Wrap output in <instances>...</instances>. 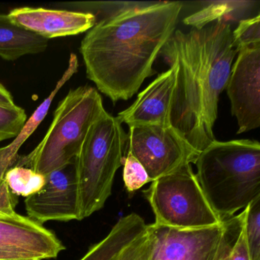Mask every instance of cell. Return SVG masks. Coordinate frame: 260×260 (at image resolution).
<instances>
[{"label":"cell","instance_id":"cell-1","mask_svg":"<svg viewBox=\"0 0 260 260\" xmlns=\"http://www.w3.org/2000/svg\"><path fill=\"white\" fill-rule=\"evenodd\" d=\"M182 9L179 2L132 4L96 22L80 48L88 79L113 103L130 100L156 74L153 63Z\"/></svg>","mask_w":260,"mask_h":260},{"label":"cell","instance_id":"cell-2","mask_svg":"<svg viewBox=\"0 0 260 260\" xmlns=\"http://www.w3.org/2000/svg\"><path fill=\"white\" fill-rule=\"evenodd\" d=\"M237 54L225 21L187 33L176 30L161 51L164 61L176 68L171 125L199 153L215 140L219 97Z\"/></svg>","mask_w":260,"mask_h":260},{"label":"cell","instance_id":"cell-3","mask_svg":"<svg viewBox=\"0 0 260 260\" xmlns=\"http://www.w3.org/2000/svg\"><path fill=\"white\" fill-rule=\"evenodd\" d=\"M194 164L196 179L221 220L260 198V144L240 139L214 140Z\"/></svg>","mask_w":260,"mask_h":260},{"label":"cell","instance_id":"cell-4","mask_svg":"<svg viewBox=\"0 0 260 260\" xmlns=\"http://www.w3.org/2000/svg\"><path fill=\"white\" fill-rule=\"evenodd\" d=\"M106 112L95 88L71 89L57 105L43 139L28 154L18 155L13 167H28L45 176L65 167L78 156L89 129Z\"/></svg>","mask_w":260,"mask_h":260},{"label":"cell","instance_id":"cell-5","mask_svg":"<svg viewBox=\"0 0 260 260\" xmlns=\"http://www.w3.org/2000/svg\"><path fill=\"white\" fill-rule=\"evenodd\" d=\"M127 140L122 123L107 112L89 129L75 159L79 220L101 210L110 197Z\"/></svg>","mask_w":260,"mask_h":260},{"label":"cell","instance_id":"cell-6","mask_svg":"<svg viewBox=\"0 0 260 260\" xmlns=\"http://www.w3.org/2000/svg\"><path fill=\"white\" fill-rule=\"evenodd\" d=\"M154 223L176 229H199L223 220L207 200L191 164L158 178L144 191Z\"/></svg>","mask_w":260,"mask_h":260},{"label":"cell","instance_id":"cell-7","mask_svg":"<svg viewBox=\"0 0 260 260\" xmlns=\"http://www.w3.org/2000/svg\"><path fill=\"white\" fill-rule=\"evenodd\" d=\"M127 140L128 152L142 164L151 182L194 164L199 154L173 126H130Z\"/></svg>","mask_w":260,"mask_h":260},{"label":"cell","instance_id":"cell-8","mask_svg":"<svg viewBox=\"0 0 260 260\" xmlns=\"http://www.w3.org/2000/svg\"><path fill=\"white\" fill-rule=\"evenodd\" d=\"M147 260H217L224 233L221 224L199 229L148 225Z\"/></svg>","mask_w":260,"mask_h":260},{"label":"cell","instance_id":"cell-9","mask_svg":"<svg viewBox=\"0 0 260 260\" xmlns=\"http://www.w3.org/2000/svg\"><path fill=\"white\" fill-rule=\"evenodd\" d=\"M237 54L226 89L237 134H242L260 126V44L240 48Z\"/></svg>","mask_w":260,"mask_h":260},{"label":"cell","instance_id":"cell-10","mask_svg":"<svg viewBox=\"0 0 260 260\" xmlns=\"http://www.w3.org/2000/svg\"><path fill=\"white\" fill-rule=\"evenodd\" d=\"M27 217L43 224L48 221L79 220V194L75 159L46 175L42 189L26 198Z\"/></svg>","mask_w":260,"mask_h":260},{"label":"cell","instance_id":"cell-11","mask_svg":"<svg viewBox=\"0 0 260 260\" xmlns=\"http://www.w3.org/2000/svg\"><path fill=\"white\" fill-rule=\"evenodd\" d=\"M0 246L19 249L38 260L57 258L65 249L53 231L16 211L0 214Z\"/></svg>","mask_w":260,"mask_h":260},{"label":"cell","instance_id":"cell-12","mask_svg":"<svg viewBox=\"0 0 260 260\" xmlns=\"http://www.w3.org/2000/svg\"><path fill=\"white\" fill-rule=\"evenodd\" d=\"M176 84V68L159 74L142 92L132 106L118 113L117 118L127 125L172 126L171 112Z\"/></svg>","mask_w":260,"mask_h":260},{"label":"cell","instance_id":"cell-13","mask_svg":"<svg viewBox=\"0 0 260 260\" xmlns=\"http://www.w3.org/2000/svg\"><path fill=\"white\" fill-rule=\"evenodd\" d=\"M8 16L19 26L48 41L82 34L96 23L95 15L91 13L41 7L14 9Z\"/></svg>","mask_w":260,"mask_h":260},{"label":"cell","instance_id":"cell-14","mask_svg":"<svg viewBox=\"0 0 260 260\" xmlns=\"http://www.w3.org/2000/svg\"><path fill=\"white\" fill-rule=\"evenodd\" d=\"M148 232V224L136 213L120 218L110 232L92 245L79 260H115Z\"/></svg>","mask_w":260,"mask_h":260},{"label":"cell","instance_id":"cell-15","mask_svg":"<svg viewBox=\"0 0 260 260\" xmlns=\"http://www.w3.org/2000/svg\"><path fill=\"white\" fill-rule=\"evenodd\" d=\"M79 68L78 58L75 54H71L68 62V68L63 73L61 78L59 80L56 84L55 88L53 89L46 100L39 106L35 111L29 119L27 120L25 125L22 127V131L19 132L16 138H14L13 142L8 145L0 148V176L1 177L5 176L7 170L13 167V162L18 156V151L22 147V144L28 140V138L34 133L35 131L38 128L41 123L42 122L48 110L51 107L53 100L55 98L56 95L60 89L64 86L67 82L77 72Z\"/></svg>","mask_w":260,"mask_h":260},{"label":"cell","instance_id":"cell-16","mask_svg":"<svg viewBox=\"0 0 260 260\" xmlns=\"http://www.w3.org/2000/svg\"><path fill=\"white\" fill-rule=\"evenodd\" d=\"M48 40L19 26L0 13V57L15 61L25 55L46 51Z\"/></svg>","mask_w":260,"mask_h":260},{"label":"cell","instance_id":"cell-17","mask_svg":"<svg viewBox=\"0 0 260 260\" xmlns=\"http://www.w3.org/2000/svg\"><path fill=\"white\" fill-rule=\"evenodd\" d=\"M200 10L185 18L184 23L196 29L208 26V24L225 21L234 17L237 13H242L255 4L252 1H210L205 3Z\"/></svg>","mask_w":260,"mask_h":260},{"label":"cell","instance_id":"cell-18","mask_svg":"<svg viewBox=\"0 0 260 260\" xmlns=\"http://www.w3.org/2000/svg\"><path fill=\"white\" fill-rule=\"evenodd\" d=\"M246 208L238 215L223 219L224 233L217 260H249L245 238Z\"/></svg>","mask_w":260,"mask_h":260},{"label":"cell","instance_id":"cell-19","mask_svg":"<svg viewBox=\"0 0 260 260\" xmlns=\"http://www.w3.org/2000/svg\"><path fill=\"white\" fill-rule=\"evenodd\" d=\"M26 121L25 109L16 105L10 91L0 83V142L16 138Z\"/></svg>","mask_w":260,"mask_h":260},{"label":"cell","instance_id":"cell-20","mask_svg":"<svg viewBox=\"0 0 260 260\" xmlns=\"http://www.w3.org/2000/svg\"><path fill=\"white\" fill-rule=\"evenodd\" d=\"M6 183L13 196L26 198L40 191L46 182V176L28 167L13 166L5 176Z\"/></svg>","mask_w":260,"mask_h":260},{"label":"cell","instance_id":"cell-21","mask_svg":"<svg viewBox=\"0 0 260 260\" xmlns=\"http://www.w3.org/2000/svg\"><path fill=\"white\" fill-rule=\"evenodd\" d=\"M245 238L249 260H260V198L246 208Z\"/></svg>","mask_w":260,"mask_h":260},{"label":"cell","instance_id":"cell-22","mask_svg":"<svg viewBox=\"0 0 260 260\" xmlns=\"http://www.w3.org/2000/svg\"><path fill=\"white\" fill-rule=\"evenodd\" d=\"M123 180L128 192L134 193L151 182L142 164L130 153L123 158Z\"/></svg>","mask_w":260,"mask_h":260},{"label":"cell","instance_id":"cell-23","mask_svg":"<svg viewBox=\"0 0 260 260\" xmlns=\"http://www.w3.org/2000/svg\"><path fill=\"white\" fill-rule=\"evenodd\" d=\"M233 39L236 49L260 44V16L243 19L233 31Z\"/></svg>","mask_w":260,"mask_h":260},{"label":"cell","instance_id":"cell-24","mask_svg":"<svg viewBox=\"0 0 260 260\" xmlns=\"http://www.w3.org/2000/svg\"><path fill=\"white\" fill-rule=\"evenodd\" d=\"M148 248L149 230L144 237L127 248L115 260H144L147 256Z\"/></svg>","mask_w":260,"mask_h":260},{"label":"cell","instance_id":"cell-25","mask_svg":"<svg viewBox=\"0 0 260 260\" xmlns=\"http://www.w3.org/2000/svg\"><path fill=\"white\" fill-rule=\"evenodd\" d=\"M4 178H0V214L15 212L16 202Z\"/></svg>","mask_w":260,"mask_h":260},{"label":"cell","instance_id":"cell-26","mask_svg":"<svg viewBox=\"0 0 260 260\" xmlns=\"http://www.w3.org/2000/svg\"><path fill=\"white\" fill-rule=\"evenodd\" d=\"M0 260H38L26 252L13 248L0 246Z\"/></svg>","mask_w":260,"mask_h":260},{"label":"cell","instance_id":"cell-27","mask_svg":"<svg viewBox=\"0 0 260 260\" xmlns=\"http://www.w3.org/2000/svg\"><path fill=\"white\" fill-rule=\"evenodd\" d=\"M148 249H149V248H148ZM147 255H148V252H147ZM147 256H146L145 259H144V260H147Z\"/></svg>","mask_w":260,"mask_h":260}]
</instances>
